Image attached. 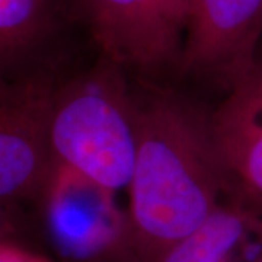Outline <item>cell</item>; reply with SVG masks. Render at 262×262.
I'll use <instances>...</instances> for the list:
<instances>
[{
    "mask_svg": "<svg viewBox=\"0 0 262 262\" xmlns=\"http://www.w3.org/2000/svg\"><path fill=\"white\" fill-rule=\"evenodd\" d=\"M48 143L53 163L113 192L130 187L137 155V105L120 66L106 58L54 92Z\"/></svg>",
    "mask_w": 262,
    "mask_h": 262,
    "instance_id": "obj_2",
    "label": "cell"
},
{
    "mask_svg": "<svg viewBox=\"0 0 262 262\" xmlns=\"http://www.w3.org/2000/svg\"><path fill=\"white\" fill-rule=\"evenodd\" d=\"M137 105V155L128 227L141 262L196 230L229 195L211 114L173 91H150Z\"/></svg>",
    "mask_w": 262,
    "mask_h": 262,
    "instance_id": "obj_1",
    "label": "cell"
},
{
    "mask_svg": "<svg viewBox=\"0 0 262 262\" xmlns=\"http://www.w3.org/2000/svg\"><path fill=\"white\" fill-rule=\"evenodd\" d=\"M115 194L67 166L53 163L42 188L48 239L70 262H98L131 249L128 217Z\"/></svg>",
    "mask_w": 262,
    "mask_h": 262,
    "instance_id": "obj_3",
    "label": "cell"
},
{
    "mask_svg": "<svg viewBox=\"0 0 262 262\" xmlns=\"http://www.w3.org/2000/svg\"><path fill=\"white\" fill-rule=\"evenodd\" d=\"M54 92L42 76L9 79L0 70V201L39 195L46 185Z\"/></svg>",
    "mask_w": 262,
    "mask_h": 262,
    "instance_id": "obj_4",
    "label": "cell"
},
{
    "mask_svg": "<svg viewBox=\"0 0 262 262\" xmlns=\"http://www.w3.org/2000/svg\"><path fill=\"white\" fill-rule=\"evenodd\" d=\"M165 5H166V12L170 19V24L182 37V32L185 29V20H187L188 0H165Z\"/></svg>",
    "mask_w": 262,
    "mask_h": 262,
    "instance_id": "obj_11",
    "label": "cell"
},
{
    "mask_svg": "<svg viewBox=\"0 0 262 262\" xmlns=\"http://www.w3.org/2000/svg\"><path fill=\"white\" fill-rule=\"evenodd\" d=\"M12 203L0 201V244L8 242L6 237L12 232V214H10Z\"/></svg>",
    "mask_w": 262,
    "mask_h": 262,
    "instance_id": "obj_12",
    "label": "cell"
},
{
    "mask_svg": "<svg viewBox=\"0 0 262 262\" xmlns=\"http://www.w3.org/2000/svg\"><path fill=\"white\" fill-rule=\"evenodd\" d=\"M181 69L232 91L258 63L262 0H188Z\"/></svg>",
    "mask_w": 262,
    "mask_h": 262,
    "instance_id": "obj_5",
    "label": "cell"
},
{
    "mask_svg": "<svg viewBox=\"0 0 262 262\" xmlns=\"http://www.w3.org/2000/svg\"><path fill=\"white\" fill-rule=\"evenodd\" d=\"M251 211H253L256 215H259V217H262V203H259V204H256V206L253 207Z\"/></svg>",
    "mask_w": 262,
    "mask_h": 262,
    "instance_id": "obj_13",
    "label": "cell"
},
{
    "mask_svg": "<svg viewBox=\"0 0 262 262\" xmlns=\"http://www.w3.org/2000/svg\"><path fill=\"white\" fill-rule=\"evenodd\" d=\"M229 195L252 210L262 203V60L211 114Z\"/></svg>",
    "mask_w": 262,
    "mask_h": 262,
    "instance_id": "obj_7",
    "label": "cell"
},
{
    "mask_svg": "<svg viewBox=\"0 0 262 262\" xmlns=\"http://www.w3.org/2000/svg\"><path fill=\"white\" fill-rule=\"evenodd\" d=\"M255 262H262V236L261 239H259V248H258V256H256V259Z\"/></svg>",
    "mask_w": 262,
    "mask_h": 262,
    "instance_id": "obj_14",
    "label": "cell"
},
{
    "mask_svg": "<svg viewBox=\"0 0 262 262\" xmlns=\"http://www.w3.org/2000/svg\"><path fill=\"white\" fill-rule=\"evenodd\" d=\"M262 232V217L241 203H222L192 233L170 245L153 262H236L252 234Z\"/></svg>",
    "mask_w": 262,
    "mask_h": 262,
    "instance_id": "obj_8",
    "label": "cell"
},
{
    "mask_svg": "<svg viewBox=\"0 0 262 262\" xmlns=\"http://www.w3.org/2000/svg\"><path fill=\"white\" fill-rule=\"evenodd\" d=\"M51 18L53 0H0V70L37 46Z\"/></svg>",
    "mask_w": 262,
    "mask_h": 262,
    "instance_id": "obj_9",
    "label": "cell"
},
{
    "mask_svg": "<svg viewBox=\"0 0 262 262\" xmlns=\"http://www.w3.org/2000/svg\"><path fill=\"white\" fill-rule=\"evenodd\" d=\"M95 38L108 60L155 72L181 56V35L165 0H83Z\"/></svg>",
    "mask_w": 262,
    "mask_h": 262,
    "instance_id": "obj_6",
    "label": "cell"
},
{
    "mask_svg": "<svg viewBox=\"0 0 262 262\" xmlns=\"http://www.w3.org/2000/svg\"><path fill=\"white\" fill-rule=\"evenodd\" d=\"M0 262H51L47 258L22 249L10 242L0 244Z\"/></svg>",
    "mask_w": 262,
    "mask_h": 262,
    "instance_id": "obj_10",
    "label": "cell"
}]
</instances>
